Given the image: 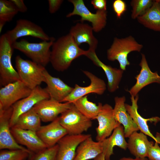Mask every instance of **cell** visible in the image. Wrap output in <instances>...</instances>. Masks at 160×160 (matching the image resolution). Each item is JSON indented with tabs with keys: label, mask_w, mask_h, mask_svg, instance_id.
I'll return each mask as SVG.
<instances>
[{
	"label": "cell",
	"mask_w": 160,
	"mask_h": 160,
	"mask_svg": "<svg viewBox=\"0 0 160 160\" xmlns=\"http://www.w3.org/2000/svg\"><path fill=\"white\" fill-rule=\"evenodd\" d=\"M16 7L19 12H25L27 10V8L23 0H10Z\"/></svg>",
	"instance_id": "cell-38"
},
{
	"label": "cell",
	"mask_w": 160,
	"mask_h": 160,
	"mask_svg": "<svg viewBox=\"0 0 160 160\" xmlns=\"http://www.w3.org/2000/svg\"><path fill=\"white\" fill-rule=\"evenodd\" d=\"M160 4V0H158Z\"/></svg>",
	"instance_id": "cell-41"
},
{
	"label": "cell",
	"mask_w": 160,
	"mask_h": 160,
	"mask_svg": "<svg viewBox=\"0 0 160 160\" xmlns=\"http://www.w3.org/2000/svg\"><path fill=\"white\" fill-rule=\"evenodd\" d=\"M123 126L120 125L116 128L111 135L102 141L103 153L105 160H110L113 153V148L117 146L124 150L127 148V143L125 139Z\"/></svg>",
	"instance_id": "cell-25"
},
{
	"label": "cell",
	"mask_w": 160,
	"mask_h": 160,
	"mask_svg": "<svg viewBox=\"0 0 160 160\" xmlns=\"http://www.w3.org/2000/svg\"><path fill=\"white\" fill-rule=\"evenodd\" d=\"M45 82L47 84L45 88L50 98L59 102L63 100L71 92L73 87L65 84L59 78L52 76L45 69L44 71Z\"/></svg>",
	"instance_id": "cell-22"
},
{
	"label": "cell",
	"mask_w": 160,
	"mask_h": 160,
	"mask_svg": "<svg viewBox=\"0 0 160 160\" xmlns=\"http://www.w3.org/2000/svg\"><path fill=\"white\" fill-rule=\"evenodd\" d=\"M63 0H48L49 11L51 14L56 12L63 2Z\"/></svg>",
	"instance_id": "cell-36"
},
{
	"label": "cell",
	"mask_w": 160,
	"mask_h": 160,
	"mask_svg": "<svg viewBox=\"0 0 160 160\" xmlns=\"http://www.w3.org/2000/svg\"><path fill=\"white\" fill-rule=\"evenodd\" d=\"M58 146L47 148L35 154L33 160H57Z\"/></svg>",
	"instance_id": "cell-33"
},
{
	"label": "cell",
	"mask_w": 160,
	"mask_h": 160,
	"mask_svg": "<svg viewBox=\"0 0 160 160\" xmlns=\"http://www.w3.org/2000/svg\"><path fill=\"white\" fill-rule=\"evenodd\" d=\"M127 148L130 152L136 158L147 157L150 147L154 144L149 141L146 135L137 131L133 132L128 137Z\"/></svg>",
	"instance_id": "cell-24"
},
{
	"label": "cell",
	"mask_w": 160,
	"mask_h": 160,
	"mask_svg": "<svg viewBox=\"0 0 160 160\" xmlns=\"http://www.w3.org/2000/svg\"><path fill=\"white\" fill-rule=\"evenodd\" d=\"M12 112V106L5 110H0V149L21 150L33 156L34 153L17 143L11 133L9 124Z\"/></svg>",
	"instance_id": "cell-11"
},
{
	"label": "cell",
	"mask_w": 160,
	"mask_h": 160,
	"mask_svg": "<svg viewBox=\"0 0 160 160\" xmlns=\"http://www.w3.org/2000/svg\"><path fill=\"white\" fill-rule=\"evenodd\" d=\"M112 7L118 18H120L127 10L126 4L122 0H114L113 3Z\"/></svg>",
	"instance_id": "cell-34"
},
{
	"label": "cell",
	"mask_w": 160,
	"mask_h": 160,
	"mask_svg": "<svg viewBox=\"0 0 160 160\" xmlns=\"http://www.w3.org/2000/svg\"><path fill=\"white\" fill-rule=\"evenodd\" d=\"M91 136L88 134L65 135L57 144L58 149L57 160H74L78 145Z\"/></svg>",
	"instance_id": "cell-18"
},
{
	"label": "cell",
	"mask_w": 160,
	"mask_h": 160,
	"mask_svg": "<svg viewBox=\"0 0 160 160\" xmlns=\"http://www.w3.org/2000/svg\"><path fill=\"white\" fill-rule=\"evenodd\" d=\"M102 142L94 141L91 136L81 143L78 146L74 160L94 159L103 153Z\"/></svg>",
	"instance_id": "cell-26"
},
{
	"label": "cell",
	"mask_w": 160,
	"mask_h": 160,
	"mask_svg": "<svg viewBox=\"0 0 160 160\" xmlns=\"http://www.w3.org/2000/svg\"><path fill=\"white\" fill-rule=\"evenodd\" d=\"M33 156L30 153L21 150H1L0 160H33Z\"/></svg>",
	"instance_id": "cell-32"
},
{
	"label": "cell",
	"mask_w": 160,
	"mask_h": 160,
	"mask_svg": "<svg viewBox=\"0 0 160 160\" xmlns=\"http://www.w3.org/2000/svg\"><path fill=\"white\" fill-rule=\"evenodd\" d=\"M55 39L38 43H31L23 39L13 43V46L30 58L33 61L45 67L50 62L52 47Z\"/></svg>",
	"instance_id": "cell-5"
},
{
	"label": "cell",
	"mask_w": 160,
	"mask_h": 160,
	"mask_svg": "<svg viewBox=\"0 0 160 160\" xmlns=\"http://www.w3.org/2000/svg\"><path fill=\"white\" fill-rule=\"evenodd\" d=\"M142 58L139 64L141 67L140 73L135 77L136 82L128 91L131 96H136L141 89L152 83L160 84V76L157 72H153L150 70L145 56L141 54Z\"/></svg>",
	"instance_id": "cell-19"
},
{
	"label": "cell",
	"mask_w": 160,
	"mask_h": 160,
	"mask_svg": "<svg viewBox=\"0 0 160 160\" xmlns=\"http://www.w3.org/2000/svg\"><path fill=\"white\" fill-rule=\"evenodd\" d=\"M147 157L149 160H160V147L155 142L150 147Z\"/></svg>",
	"instance_id": "cell-35"
},
{
	"label": "cell",
	"mask_w": 160,
	"mask_h": 160,
	"mask_svg": "<svg viewBox=\"0 0 160 160\" xmlns=\"http://www.w3.org/2000/svg\"><path fill=\"white\" fill-rule=\"evenodd\" d=\"M143 47L131 36L122 38L115 37L107 51V57L111 61L117 60L120 69L125 71L127 66L130 64L127 59L129 54L134 51L140 52Z\"/></svg>",
	"instance_id": "cell-2"
},
{
	"label": "cell",
	"mask_w": 160,
	"mask_h": 160,
	"mask_svg": "<svg viewBox=\"0 0 160 160\" xmlns=\"http://www.w3.org/2000/svg\"><path fill=\"white\" fill-rule=\"evenodd\" d=\"M10 0H0V33L7 22L11 21L18 12Z\"/></svg>",
	"instance_id": "cell-30"
},
{
	"label": "cell",
	"mask_w": 160,
	"mask_h": 160,
	"mask_svg": "<svg viewBox=\"0 0 160 160\" xmlns=\"http://www.w3.org/2000/svg\"><path fill=\"white\" fill-rule=\"evenodd\" d=\"M73 103L80 112L91 120L96 119L103 106L101 103L97 105L89 101L87 95L79 98Z\"/></svg>",
	"instance_id": "cell-29"
},
{
	"label": "cell",
	"mask_w": 160,
	"mask_h": 160,
	"mask_svg": "<svg viewBox=\"0 0 160 160\" xmlns=\"http://www.w3.org/2000/svg\"><path fill=\"white\" fill-rule=\"evenodd\" d=\"M139 99L138 95L136 96H131V100L132 105L125 104V107L127 112L129 114L134 122L137 126L140 132L153 139L155 142L160 144V134L157 133L154 136L150 132L147 124L148 121L156 124L160 121V118L157 116L148 119L143 117L138 112L137 101Z\"/></svg>",
	"instance_id": "cell-15"
},
{
	"label": "cell",
	"mask_w": 160,
	"mask_h": 160,
	"mask_svg": "<svg viewBox=\"0 0 160 160\" xmlns=\"http://www.w3.org/2000/svg\"><path fill=\"white\" fill-rule=\"evenodd\" d=\"M50 98L45 88L38 86L32 89L28 96L17 101L12 106V112L10 121V128L14 126L21 115L29 111L40 101Z\"/></svg>",
	"instance_id": "cell-8"
},
{
	"label": "cell",
	"mask_w": 160,
	"mask_h": 160,
	"mask_svg": "<svg viewBox=\"0 0 160 160\" xmlns=\"http://www.w3.org/2000/svg\"><path fill=\"white\" fill-rule=\"evenodd\" d=\"M68 1L73 5V11L68 14L67 17L74 15L80 16L79 20L83 23L87 21L90 22L93 31L99 32L105 26L107 21V10H97L95 13L91 12L86 7L83 0H69Z\"/></svg>",
	"instance_id": "cell-7"
},
{
	"label": "cell",
	"mask_w": 160,
	"mask_h": 160,
	"mask_svg": "<svg viewBox=\"0 0 160 160\" xmlns=\"http://www.w3.org/2000/svg\"><path fill=\"white\" fill-rule=\"evenodd\" d=\"M14 49L13 44L6 33L2 35L0 38V83L2 86L20 80L12 64Z\"/></svg>",
	"instance_id": "cell-3"
},
{
	"label": "cell",
	"mask_w": 160,
	"mask_h": 160,
	"mask_svg": "<svg viewBox=\"0 0 160 160\" xmlns=\"http://www.w3.org/2000/svg\"><path fill=\"white\" fill-rule=\"evenodd\" d=\"M10 130L17 143L26 147L35 154L47 148L36 132L14 127L10 128Z\"/></svg>",
	"instance_id": "cell-16"
},
{
	"label": "cell",
	"mask_w": 160,
	"mask_h": 160,
	"mask_svg": "<svg viewBox=\"0 0 160 160\" xmlns=\"http://www.w3.org/2000/svg\"><path fill=\"white\" fill-rule=\"evenodd\" d=\"M41 121L39 116L33 108L21 115L13 127L36 132L41 126Z\"/></svg>",
	"instance_id": "cell-28"
},
{
	"label": "cell",
	"mask_w": 160,
	"mask_h": 160,
	"mask_svg": "<svg viewBox=\"0 0 160 160\" xmlns=\"http://www.w3.org/2000/svg\"><path fill=\"white\" fill-rule=\"evenodd\" d=\"M85 56L91 60L95 65L101 68L104 71L108 80V91L110 92H113L117 89L124 71L104 64L98 58L95 51L88 49Z\"/></svg>",
	"instance_id": "cell-21"
},
{
	"label": "cell",
	"mask_w": 160,
	"mask_h": 160,
	"mask_svg": "<svg viewBox=\"0 0 160 160\" xmlns=\"http://www.w3.org/2000/svg\"><path fill=\"white\" fill-rule=\"evenodd\" d=\"M125 101L126 98L124 96L115 97L113 112L116 120L124 127L125 137L128 138L133 132L139 130L127 111L125 107Z\"/></svg>",
	"instance_id": "cell-20"
},
{
	"label": "cell",
	"mask_w": 160,
	"mask_h": 160,
	"mask_svg": "<svg viewBox=\"0 0 160 160\" xmlns=\"http://www.w3.org/2000/svg\"><path fill=\"white\" fill-rule=\"evenodd\" d=\"M72 103H62L50 98L43 100L35 105L33 109L44 122H52L71 106Z\"/></svg>",
	"instance_id": "cell-14"
},
{
	"label": "cell",
	"mask_w": 160,
	"mask_h": 160,
	"mask_svg": "<svg viewBox=\"0 0 160 160\" xmlns=\"http://www.w3.org/2000/svg\"><path fill=\"white\" fill-rule=\"evenodd\" d=\"M52 47L50 62L59 72L66 70L74 60L88 52L79 47L69 33L54 41Z\"/></svg>",
	"instance_id": "cell-1"
},
{
	"label": "cell",
	"mask_w": 160,
	"mask_h": 160,
	"mask_svg": "<svg viewBox=\"0 0 160 160\" xmlns=\"http://www.w3.org/2000/svg\"><path fill=\"white\" fill-rule=\"evenodd\" d=\"M91 4L95 9L107 10V1L106 0H92L91 1Z\"/></svg>",
	"instance_id": "cell-37"
},
{
	"label": "cell",
	"mask_w": 160,
	"mask_h": 160,
	"mask_svg": "<svg viewBox=\"0 0 160 160\" xmlns=\"http://www.w3.org/2000/svg\"><path fill=\"white\" fill-rule=\"evenodd\" d=\"M36 133L47 148L55 146L68 134L66 130L60 123L59 117L50 124L41 126Z\"/></svg>",
	"instance_id": "cell-17"
},
{
	"label": "cell",
	"mask_w": 160,
	"mask_h": 160,
	"mask_svg": "<svg viewBox=\"0 0 160 160\" xmlns=\"http://www.w3.org/2000/svg\"><path fill=\"white\" fill-rule=\"evenodd\" d=\"M15 63L20 80L31 89L45 82L44 67L19 55L15 58Z\"/></svg>",
	"instance_id": "cell-4"
},
{
	"label": "cell",
	"mask_w": 160,
	"mask_h": 160,
	"mask_svg": "<svg viewBox=\"0 0 160 160\" xmlns=\"http://www.w3.org/2000/svg\"><path fill=\"white\" fill-rule=\"evenodd\" d=\"M32 90L20 80L9 83L0 89V110H5L28 96Z\"/></svg>",
	"instance_id": "cell-9"
},
{
	"label": "cell",
	"mask_w": 160,
	"mask_h": 160,
	"mask_svg": "<svg viewBox=\"0 0 160 160\" xmlns=\"http://www.w3.org/2000/svg\"><path fill=\"white\" fill-rule=\"evenodd\" d=\"M137 19L145 27L160 32V4L159 0H154L152 6L147 11Z\"/></svg>",
	"instance_id": "cell-27"
},
{
	"label": "cell",
	"mask_w": 160,
	"mask_h": 160,
	"mask_svg": "<svg viewBox=\"0 0 160 160\" xmlns=\"http://www.w3.org/2000/svg\"><path fill=\"white\" fill-rule=\"evenodd\" d=\"M6 33L13 44L19 38L27 36L38 38L43 41H49L54 38L50 37L39 25L25 19L17 20L15 27Z\"/></svg>",
	"instance_id": "cell-10"
},
{
	"label": "cell",
	"mask_w": 160,
	"mask_h": 160,
	"mask_svg": "<svg viewBox=\"0 0 160 160\" xmlns=\"http://www.w3.org/2000/svg\"><path fill=\"white\" fill-rule=\"evenodd\" d=\"M113 110L111 105L105 104L96 117L98 124L96 128L97 141L102 142L109 137L113 130L121 125L115 119Z\"/></svg>",
	"instance_id": "cell-12"
},
{
	"label": "cell",
	"mask_w": 160,
	"mask_h": 160,
	"mask_svg": "<svg viewBox=\"0 0 160 160\" xmlns=\"http://www.w3.org/2000/svg\"><path fill=\"white\" fill-rule=\"evenodd\" d=\"M93 31L92 27L88 24L80 22L72 27L69 33L78 46L83 43H87L89 46V49L95 51L98 41L93 35Z\"/></svg>",
	"instance_id": "cell-23"
},
{
	"label": "cell",
	"mask_w": 160,
	"mask_h": 160,
	"mask_svg": "<svg viewBox=\"0 0 160 160\" xmlns=\"http://www.w3.org/2000/svg\"><path fill=\"white\" fill-rule=\"evenodd\" d=\"M119 160H149L146 157L136 158H134L129 157H123L120 159Z\"/></svg>",
	"instance_id": "cell-39"
},
{
	"label": "cell",
	"mask_w": 160,
	"mask_h": 160,
	"mask_svg": "<svg viewBox=\"0 0 160 160\" xmlns=\"http://www.w3.org/2000/svg\"><path fill=\"white\" fill-rule=\"evenodd\" d=\"M94 160H105L104 155L103 153H102L94 159Z\"/></svg>",
	"instance_id": "cell-40"
},
{
	"label": "cell",
	"mask_w": 160,
	"mask_h": 160,
	"mask_svg": "<svg viewBox=\"0 0 160 160\" xmlns=\"http://www.w3.org/2000/svg\"><path fill=\"white\" fill-rule=\"evenodd\" d=\"M59 117L60 123L69 135L82 134L92 126L91 120L80 112L73 103L71 107Z\"/></svg>",
	"instance_id": "cell-6"
},
{
	"label": "cell",
	"mask_w": 160,
	"mask_h": 160,
	"mask_svg": "<svg viewBox=\"0 0 160 160\" xmlns=\"http://www.w3.org/2000/svg\"><path fill=\"white\" fill-rule=\"evenodd\" d=\"M154 1L152 0H132L130 3L132 8L131 18L137 19L144 15L151 7Z\"/></svg>",
	"instance_id": "cell-31"
},
{
	"label": "cell",
	"mask_w": 160,
	"mask_h": 160,
	"mask_svg": "<svg viewBox=\"0 0 160 160\" xmlns=\"http://www.w3.org/2000/svg\"><path fill=\"white\" fill-rule=\"evenodd\" d=\"M83 72L90 79V84L84 87L76 84L72 91L63 102L73 103L79 98L91 93L102 95L104 92L106 86L104 80L88 71H83Z\"/></svg>",
	"instance_id": "cell-13"
}]
</instances>
